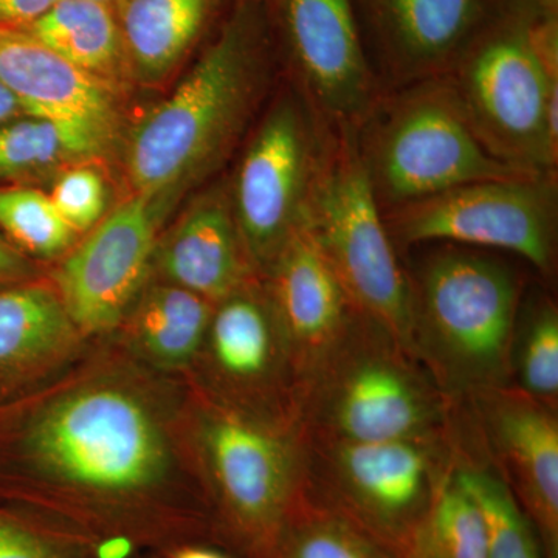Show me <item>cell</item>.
Masks as SVG:
<instances>
[{"instance_id":"18","label":"cell","mask_w":558,"mask_h":558,"mask_svg":"<svg viewBox=\"0 0 558 558\" xmlns=\"http://www.w3.org/2000/svg\"><path fill=\"white\" fill-rule=\"evenodd\" d=\"M90 341L53 284L33 279L0 289V407L60 376Z\"/></svg>"},{"instance_id":"11","label":"cell","mask_w":558,"mask_h":558,"mask_svg":"<svg viewBox=\"0 0 558 558\" xmlns=\"http://www.w3.org/2000/svg\"><path fill=\"white\" fill-rule=\"evenodd\" d=\"M400 247L453 242L495 248L553 275L557 252V182L554 174L480 180L384 213Z\"/></svg>"},{"instance_id":"6","label":"cell","mask_w":558,"mask_h":558,"mask_svg":"<svg viewBox=\"0 0 558 558\" xmlns=\"http://www.w3.org/2000/svg\"><path fill=\"white\" fill-rule=\"evenodd\" d=\"M306 438L304 495L400 558L453 473V422L424 438Z\"/></svg>"},{"instance_id":"27","label":"cell","mask_w":558,"mask_h":558,"mask_svg":"<svg viewBox=\"0 0 558 558\" xmlns=\"http://www.w3.org/2000/svg\"><path fill=\"white\" fill-rule=\"evenodd\" d=\"M400 558H487L483 515L454 473L440 488Z\"/></svg>"},{"instance_id":"10","label":"cell","mask_w":558,"mask_h":558,"mask_svg":"<svg viewBox=\"0 0 558 558\" xmlns=\"http://www.w3.org/2000/svg\"><path fill=\"white\" fill-rule=\"evenodd\" d=\"M330 132L303 90L288 92L271 106L242 157L231 209L259 278L306 222Z\"/></svg>"},{"instance_id":"1","label":"cell","mask_w":558,"mask_h":558,"mask_svg":"<svg viewBox=\"0 0 558 558\" xmlns=\"http://www.w3.org/2000/svg\"><path fill=\"white\" fill-rule=\"evenodd\" d=\"M190 398L186 376L143 365L113 336L92 340L64 373L9 403L0 505L89 546L124 537L163 558L216 548Z\"/></svg>"},{"instance_id":"22","label":"cell","mask_w":558,"mask_h":558,"mask_svg":"<svg viewBox=\"0 0 558 558\" xmlns=\"http://www.w3.org/2000/svg\"><path fill=\"white\" fill-rule=\"evenodd\" d=\"M458 483L478 506L486 526L487 558H545L537 532L481 447L462 409L453 417Z\"/></svg>"},{"instance_id":"14","label":"cell","mask_w":558,"mask_h":558,"mask_svg":"<svg viewBox=\"0 0 558 558\" xmlns=\"http://www.w3.org/2000/svg\"><path fill=\"white\" fill-rule=\"evenodd\" d=\"M488 461L537 532L545 558H558V414L513 385L461 403Z\"/></svg>"},{"instance_id":"25","label":"cell","mask_w":558,"mask_h":558,"mask_svg":"<svg viewBox=\"0 0 558 558\" xmlns=\"http://www.w3.org/2000/svg\"><path fill=\"white\" fill-rule=\"evenodd\" d=\"M109 130L76 117H22L0 126V179L43 174L105 149Z\"/></svg>"},{"instance_id":"12","label":"cell","mask_w":558,"mask_h":558,"mask_svg":"<svg viewBox=\"0 0 558 558\" xmlns=\"http://www.w3.org/2000/svg\"><path fill=\"white\" fill-rule=\"evenodd\" d=\"M186 379L229 409L281 424L303 422L299 374L263 278L216 304Z\"/></svg>"},{"instance_id":"9","label":"cell","mask_w":558,"mask_h":558,"mask_svg":"<svg viewBox=\"0 0 558 558\" xmlns=\"http://www.w3.org/2000/svg\"><path fill=\"white\" fill-rule=\"evenodd\" d=\"M444 78L487 153L517 170L554 174L558 76L539 60L529 27L498 33L464 51Z\"/></svg>"},{"instance_id":"37","label":"cell","mask_w":558,"mask_h":558,"mask_svg":"<svg viewBox=\"0 0 558 558\" xmlns=\"http://www.w3.org/2000/svg\"><path fill=\"white\" fill-rule=\"evenodd\" d=\"M95 2L110 3L112 0H95Z\"/></svg>"},{"instance_id":"26","label":"cell","mask_w":558,"mask_h":558,"mask_svg":"<svg viewBox=\"0 0 558 558\" xmlns=\"http://www.w3.org/2000/svg\"><path fill=\"white\" fill-rule=\"evenodd\" d=\"M510 380L558 410V310L549 296L521 301L510 347Z\"/></svg>"},{"instance_id":"13","label":"cell","mask_w":558,"mask_h":558,"mask_svg":"<svg viewBox=\"0 0 558 558\" xmlns=\"http://www.w3.org/2000/svg\"><path fill=\"white\" fill-rule=\"evenodd\" d=\"M153 201L135 194L124 202L54 271V289L86 339L112 336L148 284L157 248Z\"/></svg>"},{"instance_id":"16","label":"cell","mask_w":558,"mask_h":558,"mask_svg":"<svg viewBox=\"0 0 558 558\" xmlns=\"http://www.w3.org/2000/svg\"><path fill=\"white\" fill-rule=\"evenodd\" d=\"M263 279L304 395L315 371L343 339L360 311L304 227Z\"/></svg>"},{"instance_id":"23","label":"cell","mask_w":558,"mask_h":558,"mask_svg":"<svg viewBox=\"0 0 558 558\" xmlns=\"http://www.w3.org/2000/svg\"><path fill=\"white\" fill-rule=\"evenodd\" d=\"M22 31L109 86L121 78L128 65L119 24L109 3L58 0L44 16Z\"/></svg>"},{"instance_id":"4","label":"cell","mask_w":558,"mask_h":558,"mask_svg":"<svg viewBox=\"0 0 558 558\" xmlns=\"http://www.w3.org/2000/svg\"><path fill=\"white\" fill-rule=\"evenodd\" d=\"M189 422L216 548L234 558H267L303 492V422L281 424L252 416L220 405L193 387Z\"/></svg>"},{"instance_id":"20","label":"cell","mask_w":558,"mask_h":558,"mask_svg":"<svg viewBox=\"0 0 558 558\" xmlns=\"http://www.w3.org/2000/svg\"><path fill=\"white\" fill-rule=\"evenodd\" d=\"M0 81L27 105L32 117H76L109 131L116 120L112 86L27 32L0 27Z\"/></svg>"},{"instance_id":"36","label":"cell","mask_w":558,"mask_h":558,"mask_svg":"<svg viewBox=\"0 0 558 558\" xmlns=\"http://www.w3.org/2000/svg\"><path fill=\"white\" fill-rule=\"evenodd\" d=\"M521 2L531 7L542 20L557 16L558 0H521Z\"/></svg>"},{"instance_id":"29","label":"cell","mask_w":558,"mask_h":558,"mask_svg":"<svg viewBox=\"0 0 558 558\" xmlns=\"http://www.w3.org/2000/svg\"><path fill=\"white\" fill-rule=\"evenodd\" d=\"M0 231L25 256L54 259L68 255L76 233L38 190L0 189Z\"/></svg>"},{"instance_id":"35","label":"cell","mask_w":558,"mask_h":558,"mask_svg":"<svg viewBox=\"0 0 558 558\" xmlns=\"http://www.w3.org/2000/svg\"><path fill=\"white\" fill-rule=\"evenodd\" d=\"M167 558H234L226 550L208 545H186L175 549Z\"/></svg>"},{"instance_id":"24","label":"cell","mask_w":558,"mask_h":558,"mask_svg":"<svg viewBox=\"0 0 558 558\" xmlns=\"http://www.w3.org/2000/svg\"><path fill=\"white\" fill-rule=\"evenodd\" d=\"M128 62L146 83L163 80L182 60L205 16V0H116Z\"/></svg>"},{"instance_id":"7","label":"cell","mask_w":558,"mask_h":558,"mask_svg":"<svg viewBox=\"0 0 558 558\" xmlns=\"http://www.w3.org/2000/svg\"><path fill=\"white\" fill-rule=\"evenodd\" d=\"M357 143L381 213L480 180L531 175L487 153L446 78L381 95Z\"/></svg>"},{"instance_id":"33","label":"cell","mask_w":558,"mask_h":558,"mask_svg":"<svg viewBox=\"0 0 558 558\" xmlns=\"http://www.w3.org/2000/svg\"><path fill=\"white\" fill-rule=\"evenodd\" d=\"M36 279L35 266L0 233V289Z\"/></svg>"},{"instance_id":"21","label":"cell","mask_w":558,"mask_h":558,"mask_svg":"<svg viewBox=\"0 0 558 558\" xmlns=\"http://www.w3.org/2000/svg\"><path fill=\"white\" fill-rule=\"evenodd\" d=\"M215 306L168 281L146 284L112 336L143 365L186 376L199 354Z\"/></svg>"},{"instance_id":"30","label":"cell","mask_w":558,"mask_h":558,"mask_svg":"<svg viewBox=\"0 0 558 558\" xmlns=\"http://www.w3.org/2000/svg\"><path fill=\"white\" fill-rule=\"evenodd\" d=\"M0 558H92L90 546L0 505Z\"/></svg>"},{"instance_id":"19","label":"cell","mask_w":558,"mask_h":558,"mask_svg":"<svg viewBox=\"0 0 558 558\" xmlns=\"http://www.w3.org/2000/svg\"><path fill=\"white\" fill-rule=\"evenodd\" d=\"M154 260L163 281L213 304L259 278L250 266L233 209L222 193L196 202L157 245Z\"/></svg>"},{"instance_id":"8","label":"cell","mask_w":558,"mask_h":558,"mask_svg":"<svg viewBox=\"0 0 558 558\" xmlns=\"http://www.w3.org/2000/svg\"><path fill=\"white\" fill-rule=\"evenodd\" d=\"M304 229L339 275L355 307L413 354L409 277L363 167L357 131L330 132Z\"/></svg>"},{"instance_id":"31","label":"cell","mask_w":558,"mask_h":558,"mask_svg":"<svg viewBox=\"0 0 558 558\" xmlns=\"http://www.w3.org/2000/svg\"><path fill=\"white\" fill-rule=\"evenodd\" d=\"M51 204L75 231L94 229L108 207V186L101 172L92 167L70 168L54 182Z\"/></svg>"},{"instance_id":"15","label":"cell","mask_w":558,"mask_h":558,"mask_svg":"<svg viewBox=\"0 0 558 558\" xmlns=\"http://www.w3.org/2000/svg\"><path fill=\"white\" fill-rule=\"evenodd\" d=\"M304 95L332 130L359 131L380 100L351 0H282Z\"/></svg>"},{"instance_id":"17","label":"cell","mask_w":558,"mask_h":558,"mask_svg":"<svg viewBox=\"0 0 558 558\" xmlns=\"http://www.w3.org/2000/svg\"><path fill=\"white\" fill-rule=\"evenodd\" d=\"M380 47V90L444 78L464 54L481 0H368Z\"/></svg>"},{"instance_id":"28","label":"cell","mask_w":558,"mask_h":558,"mask_svg":"<svg viewBox=\"0 0 558 558\" xmlns=\"http://www.w3.org/2000/svg\"><path fill=\"white\" fill-rule=\"evenodd\" d=\"M267 558H396L301 492Z\"/></svg>"},{"instance_id":"5","label":"cell","mask_w":558,"mask_h":558,"mask_svg":"<svg viewBox=\"0 0 558 558\" xmlns=\"http://www.w3.org/2000/svg\"><path fill=\"white\" fill-rule=\"evenodd\" d=\"M454 405L387 328L360 314L304 389L301 421L312 436L374 440L444 435Z\"/></svg>"},{"instance_id":"3","label":"cell","mask_w":558,"mask_h":558,"mask_svg":"<svg viewBox=\"0 0 558 558\" xmlns=\"http://www.w3.org/2000/svg\"><path fill=\"white\" fill-rule=\"evenodd\" d=\"M266 73L258 24L241 10L132 132L128 171L135 194L156 199L215 167L247 123Z\"/></svg>"},{"instance_id":"34","label":"cell","mask_w":558,"mask_h":558,"mask_svg":"<svg viewBox=\"0 0 558 558\" xmlns=\"http://www.w3.org/2000/svg\"><path fill=\"white\" fill-rule=\"evenodd\" d=\"M22 117H32L31 109L0 81V126Z\"/></svg>"},{"instance_id":"2","label":"cell","mask_w":558,"mask_h":558,"mask_svg":"<svg viewBox=\"0 0 558 558\" xmlns=\"http://www.w3.org/2000/svg\"><path fill=\"white\" fill-rule=\"evenodd\" d=\"M411 351L444 396L461 405L512 385L510 347L523 282L478 250H435L407 274Z\"/></svg>"},{"instance_id":"32","label":"cell","mask_w":558,"mask_h":558,"mask_svg":"<svg viewBox=\"0 0 558 558\" xmlns=\"http://www.w3.org/2000/svg\"><path fill=\"white\" fill-rule=\"evenodd\" d=\"M58 0H0V27L27 28Z\"/></svg>"}]
</instances>
